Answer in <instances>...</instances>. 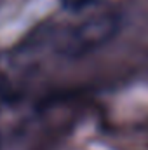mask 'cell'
Wrapping results in <instances>:
<instances>
[{
    "mask_svg": "<svg viewBox=\"0 0 148 150\" xmlns=\"http://www.w3.org/2000/svg\"><path fill=\"white\" fill-rule=\"evenodd\" d=\"M118 28H120V19L111 14L91 19L89 23L82 25V28L78 30V33L75 37V52L91 51V49H96V47L106 44L118 32Z\"/></svg>",
    "mask_w": 148,
    "mask_h": 150,
    "instance_id": "6da1fadb",
    "label": "cell"
},
{
    "mask_svg": "<svg viewBox=\"0 0 148 150\" xmlns=\"http://www.w3.org/2000/svg\"><path fill=\"white\" fill-rule=\"evenodd\" d=\"M96 0H63V5H65V9H68V11H82V9H85V7H89L91 4H94Z\"/></svg>",
    "mask_w": 148,
    "mask_h": 150,
    "instance_id": "7a4b0ae2",
    "label": "cell"
}]
</instances>
